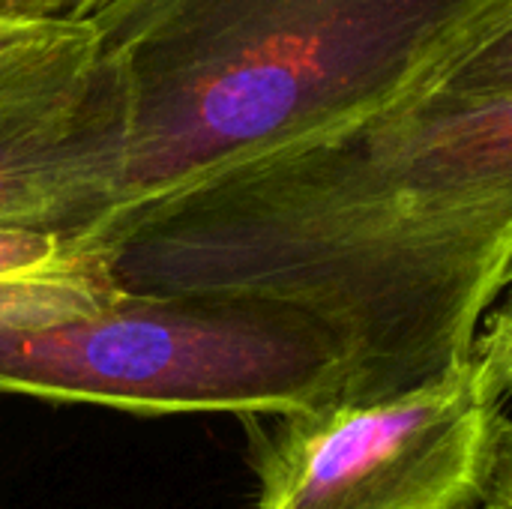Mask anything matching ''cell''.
<instances>
[{"label": "cell", "mask_w": 512, "mask_h": 509, "mask_svg": "<svg viewBox=\"0 0 512 509\" xmlns=\"http://www.w3.org/2000/svg\"><path fill=\"white\" fill-rule=\"evenodd\" d=\"M129 291L255 297L342 354L330 399L471 363L512 273V102L426 93L156 204L99 240Z\"/></svg>", "instance_id": "6da1fadb"}, {"label": "cell", "mask_w": 512, "mask_h": 509, "mask_svg": "<svg viewBox=\"0 0 512 509\" xmlns=\"http://www.w3.org/2000/svg\"><path fill=\"white\" fill-rule=\"evenodd\" d=\"M498 0H117L87 18L129 96L117 204L87 240L426 96Z\"/></svg>", "instance_id": "7a4b0ae2"}, {"label": "cell", "mask_w": 512, "mask_h": 509, "mask_svg": "<svg viewBox=\"0 0 512 509\" xmlns=\"http://www.w3.org/2000/svg\"><path fill=\"white\" fill-rule=\"evenodd\" d=\"M342 354L306 315L255 297L117 288L90 312L0 333V393L135 417H285L339 393Z\"/></svg>", "instance_id": "3957f363"}, {"label": "cell", "mask_w": 512, "mask_h": 509, "mask_svg": "<svg viewBox=\"0 0 512 509\" xmlns=\"http://www.w3.org/2000/svg\"><path fill=\"white\" fill-rule=\"evenodd\" d=\"M504 414L465 363L399 396L243 420L255 509H477Z\"/></svg>", "instance_id": "277c9868"}, {"label": "cell", "mask_w": 512, "mask_h": 509, "mask_svg": "<svg viewBox=\"0 0 512 509\" xmlns=\"http://www.w3.org/2000/svg\"><path fill=\"white\" fill-rule=\"evenodd\" d=\"M129 153V96L93 48L0 93V228L90 240L111 216Z\"/></svg>", "instance_id": "5b68a950"}, {"label": "cell", "mask_w": 512, "mask_h": 509, "mask_svg": "<svg viewBox=\"0 0 512 509\" xmlns=\"http://www.w3.org/2000/svg\"><path fill=\"white\" fill-rule=\"evenodd\" d=\"M429 93L468 102H512V0H498L486 24L447 63Z\"/></svg>", "instance_id": "8992f818"}, {"label": "cell", "mask_w": 512, "mask_h": 509, "mask_svg": "<svg viewBox=\"0 0 512 509\" xmlns=\"http://www.w3.org/2000/svg\"><path fill=\"white\" fill-rule=\"evenodd\" d=\"M87 48H93L87 21L0 15V93L57 69Z\"/></svg>", "instance_id": "52a82bcc"}, {"label": "cell", "mask_w": 512, "mask_h": 509, "mask_svg": "<svg viewBox=\"0 0 512 509\" xmlns=\"http://www.w3.org/2000/svg\"><path fill=\"white\" fill-rule=\"evenodd\" d=\"M96 243L54 231L0 228V285L24 282L81 264Z\"/></svg>", "instance_id": "ba28073f"}, {"label": "cell", "mask_w": 512, "mask_h": 509, "mask_svg": "<svg viewBox=\"0 0 512 509\" xmlns=\"http://www.w3.org/2000/svg\"><path fill=\"white\" fill-rule=\"evenodd\" d=\"M471 366L480 390L501 408L512 399V273L504 294L483 318L474 342Z\"/></svg>", "instance_id": "9c48e42d"}, {"label": "cell", "mask_w": 512, "mask_h": 509, "mask_svg": "<svg viewBox=\"0 0 512 509\" xmlns=\"http://www.w3.org/2000/svg\"><path fill=\"white\" fill-rule=\"evenodd\" d=\"M477 509H512V414H504L495 447V465Z\"/></svg>", "instance_id": "30bf717a"}, {"label": "cell", "mask_w": 512, "mask_h": 509, "mask_svg": "<svg viewBox=\"0 0 512 509\" xmlns=\"http://www.w3.org/2000/svg\"><path fill=\"white\" fill-rule=\"evenodd\" d=\"M78 3L81 0H0V15H15V18H72Z\"/></svg>", "instance_id": "8fae6325"}, {"label": "cell", "mask_w": 512, "mask_h": 509, "mask_svg": "<svg viewBox=\"0 0 512 509\" xmlns=\"http://www.w3.org/2000/svg\"><path fill=\"white\" fill-rule=\"evenodd\" d=\"M111 3H117V0H81V3L75 6L72 18H75V21H87V18H93L96 12L108 9Z\"/></svg>", "instance_id": "7c38bea8"}]
</instances>
